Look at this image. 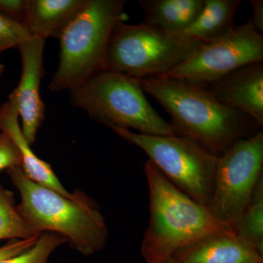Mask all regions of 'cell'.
<instances>
[{"label":"cell","instance_id":"cell-1","mask_svg":"<svg viewBox=\"0 0 263 263\" xmlns=\"http://www.w3.org/2000/svg\"><path fill=\"white\" fill-rule=\"evenodd\" d=\"M138 81L171 116L176 136L192 140L217 157L260 129L252 118L223 105L203 86L162 77Z\"/></svg>","mask_w":263,"mask_h":263},{"label":"cell","instance_id":"cell-2","mask_svg":"<svg viewBox=\"0 0 263 263\" xmlns=\"http://www.w3.org/2000/svg\"><path fill=\"white\" fill-rule=\"evenodd\" d=\"M8 174L21 195L17 210L33 233L62 235L71 248L85 256L105 247L108 230L105 218L84 192L65 196L34 182L22 167L8 170Z\"/></svg>","mask_w":263,"mask_h":263},{"label":"cell","instance_id":"cell-3","mask_svg":"<svg viewBox=\"0 0 263 263\" xmlns=\"http://www.w3.org/2000/svg\"><path fill=\"white\" fill-rule=\"evenodd\" d=\"M150 219L141 245L146 263H162L177 251L204 235L234 224L219 221L209 208L173 184L150 160L144 164Z\"/></svg>","mask_w":263,"mask_h":263},{"label":"cell","instance_id":"cell-4","mask_svg":"<svg viewBox=\"0 0 263 263\" xmlns=\"http://www.w3.org/2000/svg\"><path fill=\"white\" fill-rule=\"evenodd\" d=\"M125 0H87L60 37L58 68L52 91L73 90L105 71L109 41L117 24L127 18Z\"/></svg>","mask_w":263,"mask_h":263},{"label":"cell","instance_id":"cell-5","mask_svg":"<svg viewBox=\"0 0 263 263\" xmlns=\"http://www.w3.org/2000/svg\"><path fill=\"white\" fill-rule=\"evenodd\" d=\"M71 104L87 112L110 129H133L150 136H176L170 122L160 117L137 79L103 71L70 91Z\"/></svg>","mask_w":263,"mask_h":263},{"label":"cell","instance_id":"cell-6","mask_svg":"<svg viewBox=\"0 0 263 263\" xmlns=\"http://www.w3.org/2000/svg\"><path fill=\"white\" fill-rule=\"evenodd\" d=\"M200 43L143 22L132 25L120 22L109 41L105 70L138 80L163 76L184 62Z\"/></svg>","mask_w":263,"mask_h":263},{"label":"cell","instance_id":"cell-7","mask_svg":"<svg viewBox=\"0 0 263 263\" xmlns=\"http://www.w3.org/2000/svg\"><path fill=\"white\" fill-rule=\"evenodd\" d=\"M112 130L143 150L148 160L176 187L209 206L219 157L183 137L150 136L119 128Z\"/></svg>","mask_w":263,"mask_h":263},{"label":"cell","instance_id":"cell-8","mask_svg":"<svg viewBox=\"0 0 263 263\" xmlns=\"http://www.w3.org/2000/svg\"><path fill=\"white\" fill-rule=\"evenodd\" d=\"M263 132L235 142L218 157L209 211L219 221L234 224L262 179Z\"/></svg>","mask_w":263,"mask_h":263},{"label":"cell","instance_id":"cell-9","mask_svg":"<svg viewBox=\"0 0 263 263\" xmlns=\"http://www.w3.org/2000/svg\"><path fill=\"white\" fill-rule=\"evenodd\" d=\"M263 61V36L251 19L209 42L200 43L190 57L160 77L206 86L243 66Z\"/></svg>","mask_w":263,"mask_h":263},{"label":"cell","instance_id":"cell-10","mask_svg":"<svg viewBox=\"0 0 263 263\" xmlns=\"http://www.w3.org/2000/svg\"><path fill=\"white\" fill-rule=\"evenodd\" d=\"M45 40L30 37L18 48L22 56V72L18 87L13 93L16 98L22 130L26 141L32 145L45 119V105L40 95L44 74L43 48Z\"/></svg>","mask_w":263,"mask_h":263},{"label":"cell","instance_id":"cell-11","mask_svg":"<svg viewBox=\"0 0 263 263\" xmlns=\"http://www.w3.org/2000/svg\"><path fill=\"white\" fill-rule=\"evenodd\" d=\"M221 104L249 116L263 127V61L243 66L203 86Z\"/></svg>","mask_w":263,"mask_h":263},{"label":"cell","instance_id":"cell-12","mask_svg":"<svg viewBox=\"0 0 263 263\" xmlns=\"http://www.w3.org/2000/svg\"><path fill=\"white\" fill-rule=\"evenodd\" d=\"M179 263H263V255L233 228L213 232L172 256Z\"/></svg>","mask_w":263,"mask_h":263},{"label":"cell","instance_id":"cell-13","mask_svg":"<svg viewBox=\"0 0 263 263\" xmlns=\"http://www.w3.org/2000/svg\"><path fill=\"white\" fill-rule=\"evenodd\" d=\"M18 110L16 98L13 92L6 103L0 108V129L10 137L18 148L24 174L34 182L67 197L72 196L60 182L48 162L41 160L33 152L26 141L18 123Z\"/></svg>","mask_w":263,"mask_h":263},{"label":"cell","instance_id":"cell-14","mask_svg":"<svg viewBox=\"0 0 263 263\" xmlns=\"http://www.w3.org/2000/svg\"><path fill=\"white\" fill-rule=\"evenodd\" d=\"M87 0H27L24 27L31 37L59 38Z\"/></svg>","mask_w":263,"mask_h":263},{"label":"cell","instance_id":"cell-15","mask_svg":"<svg viewBox=\"0 0 263 263\" xmlns=\"http://www.w3.org/2000/svg\"><path fill=\"white\" fill-rule=\"evenodd\" d=\"M143 8V23L167 34H179L196 20L204 0H139Z\"/></svg>","mask_w":263,"mask_h":263},{"label":"cell","instance_id":"cell-16","mask_svg":"<svg viewBox=\"0 0 263 263\" xmlns=\"http://www.w3.org/2000/svg\"><path fill=\"white\" fill-rule=\"evenodd\" d=\"M241 0H204L199 16L182 34L197 42L220 37L235 27L234 19Z\"/></svg>","mask_w":263,"mask_h":263},{"label":"cell","instance_id":"cell-17","mask_svg":"<svg viewBox=\"0 0 263 263\" xmlns=\"http://www.w3.org/2000/svg\"><path fill=\"white\" fill-rule=\"evenodd\" d=\"M235 231L263 255V179L252 200L235 221Z\"/></svg>","mask_w":263,"mask_h":263},{"label":"cell","instance_id":"cell-18","mask_svg":"<svg viewBox=\"0 0 263 263\" xmlns=\"http://www.w3.org/2000/svg\"><path fill=\"white\" fill-rule=\"evenodd\" d=\"M37 236L19 214L13 194L0 184V240H26Z\"/></svg>","mask_w":263,"mask_h":263},{"label":"cell","instance_id":"cell-19","mask_svg":"<svg viewBox=\"0 0 263 263\" xmlns=\"http://www.w3.org/2000/svg\"><path fill=\"white\" fill-rule=\"evenodd\" d=\"M67 243L62 235L53 233H43L35 243L22 253L1 259L0 263H48L51 254L60 246Z\"/></svg>","mask_w":263,"mask_h":263},{"label":"cell","instance_id":"cell-20","mask_svg":"<svg viewBox=\"0 0 263 263\" xmlns=\"http://www.w3.org/2000/svg\"><path fill=\"white\" fill-rule=\"evenodd\" d=\"M30 37L23 25L0 14V53L9 48H18Z\"/></svg>","mask_w":263,"mask_h":263},{"label":"cell","instance_id":"cell-21","mask_svg":"<svg viewBox=\"0 0 263 263\" xmlns=\"http://www.w3.org/2000/svg\"><path fill=\"white\" fill-rule=\"evenodd\" d=\"M22 167L20 154L15 143L4 133L0 134V171Z\"/></svg>","mask_w":263,"mask_h":263},{"label":"cell","instance_id":"cell-22","mask_svg":"<svg viewBox=\"0 0 263 263\" xmlns=\"http://www.w3.org/2000/svg\"><path fill=\"white\" fill-rule=\"evenodd\" d=\"M27 0H0V14L24 27Z\"/></svg>","mask_w":263,"mask_h":263},{"label":"cell","instance_id":"cell-23","mask_svg":"<svg viewBox=\"0 0 263 263\" xmlns=\"http://www.w3.org/2000/svg\"><path fill=\"white\" fill-rule=\"evenodd\" d=\"M38 237L26 240H10L6 245L0 247V260L13 257L27 250L35 243Z\"/></svg>","mask_w":263,"mask_h":263},{"label":"cell","instance_id":"cell-24","mask_svg":"<svg viewBox=\"0 0 263 263\" xmlns=\"http://www.w3.org/2000/svg\"><path fill=\"white\" fill-rule=\"evenodd\" d=\"M253 14L251 21L254 27L260 34H263V1L262 0H251Z\"/></svg>","mask_w":263,"mask_h":263},{"label":"cell","instance_id":"cell-25","mask_svg":"<svg viewBox=\"0 0 263 263\" xmlns=\"http://www.w3.org/2000/svg\"><path fill=\"white\" fill-rule=\"evenodd\" d=\"M162 263H179V262H176V261L175 260V259H174L173 258H169V259H167V260L164 261V262H163Z\"/></svg>","mask_w":263,"mask_h":263},{"label":"cell","instance_id":"cell-26","mask_svg":"<svg viewBox=\"0 0 263 263\" xmlns=\"http://www.w3.org/2000/svg\"><path fill=\"white\" fill-rule=\"evenodd\" d=\"M3 70H4V66L0 62V76H1L2 73H3Z\"/></svg>","mask_w":263,"mask_h":263}]
</instances>
